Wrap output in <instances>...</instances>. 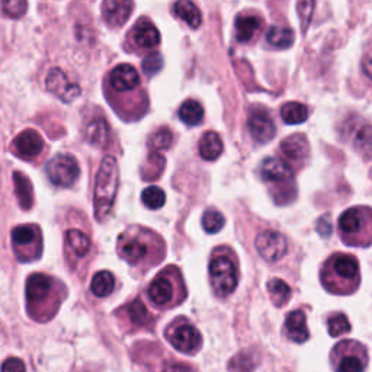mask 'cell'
I'll list each match as a JSON object with an SVG mask.
<instances>
[{
    "mask_svg": "<svg viewBox=\"0 0 372 372\" xmlns=\"http://www.w3.org/2000/svg\"><path fill=\"white\" fill-rule=\"evenodd\" d=\"M268 291L272 302L277 307L285 305L291 298V288L280 278H273L268 282Z\"/></svg>",
    "mask_w": 372,
    "mask_h": 372,
    "instance_id": "cell-35",
    "label": "cell"
},
{
    "mask_svg": "<svg viewBox=\"0 0 372 372\" xmlns=\"http://www.w3.org/2000/svg\"><path fill=\"white\" fill-rule=\"evenodd\" d=\"M329 333L333 337H339V336H343L346 333L350 332V323L348 320V317L342 313H336L329 318Z\"/></svg>",
    "mask_w": 372,
    "mask_h": 372,
    "instance_id": "cell-39",
    "label": "cell"
},
{
    "mask_svg": "<svg viewBox=\"0 0 372 372\" xmlns=\"http://www.w3.org/2000/svg\"><path fill=\"white\" fill-rule=\"evenodd\" d=\"M345 141L350 143L352 147L365 157L372 156V125L365 121L352 118L345 124Z\"/></svg>",
    "mask_w": 372,
    "mask_h": 372,
    "instance_id": "cell-13",
    "label": "cell"
},
{
    "mask_svg": "<svg viewBox=\"0 0 372 372\" xmlns=\"http://www.w3.org/2000/svg\"><path fill=\"white\" fill-rule=\"evenodd\" d=\"M339 232L348 246L372 245V208L353 207L339 220Z\"/></svg>",
    "mask_w": 372,
    "mask_h": 372,
    "instance_id": "cell-7",
    "label": "cell"
},
{
    "mask_svg": "<svg viewBox=\"0 0 372 372\" xmlns=\"http://www.w3.org/2000/svg\"><path fill=\"white\" fill-rule=\"evenodd\" d=\"M163 67V58L159 53H152L143 60V72L145 76H154Z\"/></svg>",
    "mask_w": 372,
    "mask_h": 372,
    "instance_id": "cell-42",
    "label": "cell"
},
{
    "mask_svg": "<svg viewBox=\"0 0 372 372\" xmlns=\"http://www.w3.org/2000/svg\"><path fill=\"white\" fill-rule=\"evenodd\" d=\"M248 127L252 138L256 143H269L277 134V127H275L269 112L264 108H253L250 111Z\"/></svg>",
    "mask_w": 372,
    "mask_h": 372,
    "instance_id": "cell-17",
    "label": "cell"
},
{
    "mask_svg": "<svg viewBox=\"0 0 372 372\" xmlns=\"http://www.w3.org/2000/svg\"><path fill=\"white\" fill-rule=\"evenodd\" d=\"M359 264L348 253H334L323 265L321 282L329 293L352 294L359 286Z\"/></svg>",
    "mask_w": 372,
    "mask_h": 372,
    "instance_id": "cell-2",
    "label": "cell"
},
{
    "mask_svg": "<svg viewBox=\"0 0 372 372\" xmlns=\"http://www.w3.org/2000/svg\"><path fill=\"white\" fill-rule=\"evenodd\" d=\"M209 280L218 297L225 298L234 293L238 282V270L234 254L230 250L223 249V253H214L209 264Z\"/></svg>",
    "mask_w": 372,
    "mask_h": 372,
    "instance_id": "cell-8",
    "label": "cell"
},
{
    "mask_svg": "<svg viewBox=\"0 0 372 372\" xmlns=\"http://www.w3.org/2000/svg\"><path fill=\"white\" fill-rule=\"evenodd\" d=\"M115 288V278L109 270H101L93 277L90 282V289L96 297H108Z\"/></svg>",
    "mask_w": 372,
    "mask_h": 372,
    "instance_id": "cell-30",
    "label": "cell"
},
{
    "mask_svg": "<svg viewBox=\"0 0 372 372\" xmlns=\"http://www.w3.org/2000/svg\"><path fill=\"white\" fill-rule=\"evenodd\" d=\"M48 179L56 186L69 188L76 184L80 176V168L77 160L72 154L61 153L54 156L47 163Z\"/></svg>",
    "mask_w": 372,
    "mask_h": 372,
    "instance_id": "cell-12",
    "label": "cell"
},
{
    "mask_svg": "<svg viewBox=\"0 0 372 372\" xmlns=\"http://www.w3.org/2000/svg\"><path fill=\"white\" fill-rule=\"evenodd\" d=\"M175 15L177 18H181L185 21L191 28L197 29L202 24V16L200 9L195 6V3H192L191 0H177L173 8Z\"/></svg>",
    "mask_w": 372,
    "mask_h": 372,
    "instance_id": "cell-26",
    "label": "cell"
},
{
    "mask_svg": "<svg viewBox=\"0 0 372 372\" xmlns=\"http://www.w3.org/2000/svg\"><path fill=\"white\" fill-rule=\"evenodd\" d=\"M281 117L289 125L302 124L309 117V109L300 102H288L281 108Z\"/></svg>",
    "mask_w": 372,
    "mask_h": 372,
    "instance_id": "cell-32",
    "label": "cell"
},
{
    "mask_svg": "<svg viewBox=\"0 0 372 372\" xmlns=\"http://www.w3.org/2000/svg\"><path fill=\"white\" fill-rule=\"evenodd\" d=\"M134 9L133 0H104V18L111 26H122L131 16Z\"/></svg>",
    "mask_w": 372,
    "mask_h": 372,
    "instance_id": "cell-19",
    "label": "cell"
},
{
    "mask_svg": "<svg viewBox=\"0 0 372 372\" xmlns=\"http://www.w3.org/2000/svg\"><path fill=\"white\" fill-rule=\"evenodd\" d=\"M284 332L286 337L291 339L293 342L304 343L307 339H309V329H307L305 314L301 310L289 313L285 321Z\"/></svg>",
    "mask_w": 372,
    "mask_h": 372,
    "instance_id": "cell-21",
    "label": "cell"
},
{
    "mask_svg": "<svg viewBox=\"0 0 372 372\" xmlns=\"http://www.w3.org/2000/svg\"><path fill=\"white\" fill-rule=\"evenodd\" d=\"M25 364L18 358L8 359L2 364V371H25Z\"/></svg>",
    "mask_w": 372,
    "mask_h": 372,
    "instance_id": "cell-44",
    "label": "cell"
},
{
    "mask_svg": "<svg viewBox=\"0 0 372 372\" xmlns=\"http://www.w3.org/2000/svg\"><path fill=\"white\" fill-rule=\"evenodd\" d=\"M125 310H127V316L129 321H131L137 327L149 326L153 321L150 313L147 312V309H145V305L143 304L141 300H134L131 304L127 305Z\"/></svg>",
    "mask_w": 372,
    "mask_h": 372,
    "instance_id": "cell-33",
    "label": "cell"
},
{
    "mask_svg": "<svg viewBox=\"0 0 372 372\" xmlns=\"http://www.w3.org/2000/svg\"><path fill=\"white\" fill-rule=\"evenodd\" d=\"M143 204L150 209H160L166 202V193L159 186H149L141 193Z\"/></svg>",
    "mask_w": 372,
    "mask_h": 372,
    "instance_id": "cell-36",
    "label": "cell"
},
{
    "mask_svg": "<svg viewBox=\"0 0 372 372\" xmlns=\"http://www.w3.org/2000/svg\"><path fill=\"white\" fill-rule=\"evenodd\" d=\"M297 10H298L300 19H301L302 32H305L312 22V18H313L314 0H297Z\"/></svg>",
    "mask_w": 372,
    "mask_h": 372,
    "instance_id": "cell-41",
    "label": "cell"
},
{
    "mask_svg": "<svg viewBox=\"0 0 372 372\" xmlns=\"http://www.w3.org/2000/svg\"><path fill=\"white\" fill-rule=\"evenodd\" d=\"M118 165L112 156H106L96 175L95 182V214L99 221H104L111 213L118 192Z\"/></svg>",
    "mask_w": 372,
    "mask_h": 372,
    "instance_id": "cell-5",
    "label": "cell"
},
{
    "mask_svg": "<svg viewBox=\"0 0 372 372\" xmlns=\"http://www.w3.org/2000/svg\"><path fill=\"white\" fill-rule=\"evenodd\" d=\"M60 282L45 273L31 275L26 282V302L32 318L45 321L54 316L60 307Z\"/></svg>",
    "mask_w": 372,
    "mask_h": 372,
    "instance_id": "cell-3",
    "label": "cell"
},
{
    "mask_svg": "<svg viewBox=\"0 0 372 372\" xmlns=\"http://www.w3.org/2000/svg\"><path fill=\"white\" fill-rule=\"evenodd\" d=\"M109 124L104 118L93 120L86 128V138L96 147H105L109 141Z\"/></svg>",
    "mask_w": 372,
    "mask_h": 372,
    "instance_id": "cell-28",
    "label": "cell"
},
{
    "mask_svg": "<svg viewBox=\"0 0 372 372\" xmlns=\"http://www.w3.org/2000/svg\"><path fill=\"white\" fill-rule=\"evenodd\" d=\"M224 224H225L224 216L220 211H217V209H208V211L202 217L204 230L209 234H214V233H218L220 230H223Z\"/></svg>",
    "mask_w": 372,
    "mask_h": 372,
    "instance_id": "cell-38",
    "label": "cell"
},
{
    "mask_svg": "<svg viewBox=\"0 0 372 372\" xmlns=\"http://www.w3.org/2000/svg\"><path fill=\"white\" fill-rule=\"evenodd\" d=\"M223 149L224 145L221 137L214 131L205 133L200 141V154L207 161L217 160L221 156Z\"/></svg>",
    "mask_w": 372,
    "mask_h": 372,
    "instance_id": "cell-27",
    "label": "cell"
},
{
    "mask_svg": "<svg viewBox=\"0 0 372 372\" xmlns=\"http://www.w3.org/2000/svg\"><path fill=\"white\" fill-rule=\"evenodd\" d=\"M330 358L336 371L359 372L366 366L368 353L359 342L343 341L334 346Z\"/></svg>",
    "mask_w": 372,
    "mask_h": 372,
    "instance_id": "cell-10",
    "label": "cell"
},
{
    "mask_svg": "<svg viewBox=\"0 0 372 372\" xmlns=\"http://www.w3.org/2000/svg\"><path fill=\"white\" fill-rule=\"evenodd\" d=\"M109 83L117 92H131L140 86V74L131 64H120L111 72Z\"/></svg>",
    "mask_w": 372,
    "mask_h": 372,
    "instance_id": "cell-20",
    "label": "cell"
},
{
    "mask_svg": "<svg viewBox=\"0 0 372 372\" xmlns=\"http://www.w3.org/2000/svg\"><path fill=\"white\" fill-rule=\"evenodd\" d=\"M261 176L264 182L269 186L272 197L278 205H286L294 201L297 188L293 169L284 160L266 157L261 165Z\"/></svg>",
    "mask_w": 372,
    "mask_h": 372,
    "instance_id": "cell-4",
    "label": "cell"
},
{
    "mask_svg": "<svg viewBox=\"0 0 372 372\" xmlns=\"http://www.w3.org/2000/svg\"><path fill=\"white\" fill-rule=\"evenodd\" d=\"M45 86L48 90L58 96V98L66 104L73 102L76 98H79L80 93H82L80 86L72 83L66 73L61 69H51L48 72L45 79Z\"/></svg>",
    "mask_w": 372,
    "mask_h": 372,
    "instance_id": "cell-16",
    "label": "cell"
},
{
    "mask_svg": "<svg viewBox=\"0 0 372 372\" xmlns=\"http://www.w3.org/2000/svg\"><path fill=\"white\" fill-rule=\"evenodd\" d=\"M166 337L170 345L182 353L193 355L202 346L200 330L186 318H176L166 329Z\"/></svg>",
    "mask_w": 372,
    "mask_h": 372,
    "instance_id": "cell-11",
    "label": "cell"
},
{
    "mask_svg": "<svg viewBox=\"0 0 372 372\" xmlns=\"http://www.w3.org/2000/svg\"><path fill=\"white\" fill-rule=\"evenodd\" d=\"M147 294L150 301L160 309H170L181 304L186 297V288L179 269L169 266L161 270L150 284Z\"/></svg>",
    "mask_w": 372,
    "mask_h": 372,
    "instance_id": "cell-6",
    "label": "cell"
},
{
    "mask_svg": "<svg viewBox=\"0 0 372 372\" xmlns=\"http://www.w3.org/2000/svg\"><path fill=\"white\" fill-rule=\"evenodd\" d=\"M262 22L254 15H240L236 19V38L238 42H249L256 35Z\"/></svg>",
    "mask_w": 372,
    "mask_h": 372,
    "instance_id": "cell-25",
    "label": "cell"
},
{
    "mask_svg": "<svg viewBox=\"0 0 372 372\" xmlns=\"http://www.w3.org/2000/svg\"><path fill=\"white\" fill-rule=\"evenodd\" d=\"M332 217L329 214L323 216L318 218L317 221V233L323 237V238H327L330 237L332 232H333V227H332Z\"/></svg>",
    "mask_w": 372,
    "mask_h": 372,
    "instance_id": "cell-43",
    "label": "cell"
},
{
    "mask_svg": "<svg viewBox=\"0 0 372 372\" xmlns=\"http://www.w3.org/2000/svg\"><path fill=\"white\" fill-rule=\"evenodd\" d=\"M166 168V159L163 154H160L159 152L153 150L149 156L145 163L141 168V177L144 181H156L161 176Z\"/></svg>",
    "mask_w": 372,
    "mask_h": 372,
    "instance_id": "cell-29",
    "label": "cell"
},
{
    "mask_svg": "<svg viewBox=\"0 0 372 372\" xmlns=\"http://www.w3.org/2000/svg\"><path fill=\"white\" fill-rule=\"evenodd\" d=\"M280 150L285 163L293 170H300L309 159V141L302 134H294L281 143Z\"/></svg>",
    "mask_w": 372,
    "mask_h": 372,
    "instance_id": "cell-14",
    "label": "cell"
},
{
    "mask_svg": "<svg viewBox=\"0 0 372 372\" xmlns=\"http://www.w3.org/2000/svg\"><path fill=\"white\" fill-rule=\"evenodd\" d=\"M172 144H173V133L166 127L159 128L157 131H154L150 136V140H149L150 149H153L156 152L168 150L172 147Z\"/></svg>",
    "mask_w": 372,
    "mask_h": 372,
    "instance_id": "cell-37",
    "label": "cell"
},
{
    "mask_svg": "<svg viewBox=\"0 0 372 372\" xmlns=\"http://www.w3.org/2000/svg\"><path fill=\"white\" fill-rule=\"evenodd\" d=\"M12 246L19 262H32L42 253V234L35 224L18 225L12 230Z\"/></svg>",
    "mask_w": 372,
    "mask_h": 372,
    "instance_id": "cell-9",
    "label": "cell"
},
{
    "mask_svg": "<svg viewBox=\"0 0 372 372\" xmlns=\"http://www.w3.org/2000/svg\"><path fill=\"white\" fill-rule=\"evenodd\" d=\"M13 185L19 207L28 211V209H31L32 205H34V189H32L29 177L22 172L16 170L13 173Z\"/></svg>",
    "mask_w": 372,
    "mask_h": 372,
    "instance_id": "cell-23",
    "label": "cell"
},
{
    "mask_svg": "<svg viewBox=\"0 0 372 372\" xmlns=\"http://www.w3.org/2000/svg\"><path fill=\"white\" fill-rule=\"evenodd\" d=\"M256 249L266 262H278L286 253V238L278 232H264L256 238Z\"/></svg>",
    "mask_w": 372,
    "mask_h": 372,
    "instance_id": "cell-15",
    "label": "cell"
},
{
    "mask_svg": "<svg viewBox=\"0 0 372 372\" xmlns=\"http://www.w3.org/2000/svg\"><path fill=\"white\" fill-rule=\"evenodd\" d=\"M268 42L275 48H289L294 44V32L284 26H272L266 34Z\"/></svg>",
    "mask_w": 372,
    "mask_h": 372,
    "instance_id": "cell-31",
    "label": "cell"
},
{
    "mask_svg": "<svg viewBox=\"0 0 372 372\" xmlns=\"http://www.w3.org/2000/svg\"><path fill=\"white\" fill-rule=\"evenodd\" d=\"M64 241H66L67 252H70V254L76 259L85 257L90 249L89 237L77 229L67 230L66 236H64Z\"/></svg>",
    "mask_w": 372,
    "mask_h": 372,
    "instance_id": "cell-24",
    "label": "cell"
},
{
    "mask_svg": "<svg viewBox=\"0 0 372 372\" xmlns=\"http://www.w3.org/2000/svg\"><path fill=\"white\" fill-rule=\"evenodd\" d=\"M42 149H44L42 137L40 136L38 131H35V129H31V128L19 133L13 141L15 153L21 157H25V159H32V157L41 154Z\"/></svg>",
    "mask_w": 372,
    "mask_h": 372,
    "instance_id": "cell-18",
    "label": "cell"
},
{
    "mask_svg": "<svg viewBox=\"0 0 372 372\" xmlns=\"http://www.w3.org/2000/svg\"><path fill=\"white\" fill-rule=\"evenodd\" d=\"M118 253L131 266H150L163 259L165 243L154 232L133 227L120 236Z\"/></svg>",
    "mask_w": 372,
    "mask_h": 372,
    "instance_id": "cell-1",
    "label": "cell"
},
{
    "mask_svg": "<svg viewBox=\"0 0 372 372\" xmlns=\"http://www.w3.org/2000/svg\"><path fill=\"white\" fill-rule=\"evenodd\" d=\"M2 5H3L5 15L13 19L22 18L28 9L26 0H2Z\"/></svg>",
    "mask_w": 372,
    "mask_h": 372,
    "instance_id": "cell-40",
    "label": "cell"
},
{
    "mask_svg": "<svg viewBox=\"0 0 372 372\" xmlns=\"http://www.w3.org/2000/svg\"><path fill=\"white\" fill-rule=\"evenodd\" d=\"M134 42L141 48H154L160 44V32L159 29L147 19H141L137 22L133 31Z\"/></svg>",
    "mask_w": 372,
    "mask_h": 372,
    "instance_id": "cell-22",
    "label": "cell"
},
{
    "mask_svg": "<svg viewBox=\"0 0 372 372\" xmlns=\"http://www.w3.org/2000/svg\"><path fill=\"white\" fill-rule=\"evenodd\" d=\"M362 69H364V73L372 80V57L364 60V63H362Z\"/></svg>",
    "mask_w": 372,
    "mask_h": 372,
    "instance_id": "cell-45",
    "label": "cell"
},
{
    "mask_svg": "<svg viewBox=\"0 0 372 372\" xmlns=\"http://www.w3.org/2000/svg\"><path fill=\"white\" fill-rule=\"evenodd\" d=\"M179 117L186 125L195 127L204 120V108L197 101H185L179 109Z\"/></svg>",
    "mask_w": 372,
    "mask_h": 372,
    "instance_id": "cell-34",
    "label": "cell"
}]
</instances>
